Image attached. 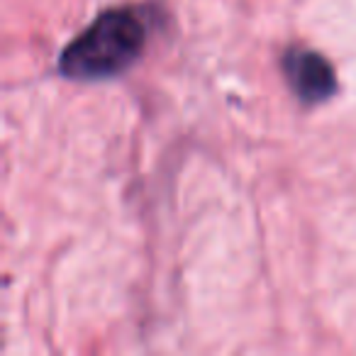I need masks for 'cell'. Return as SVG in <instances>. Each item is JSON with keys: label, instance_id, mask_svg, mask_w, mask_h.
Instances as JSON below:
<instances>
[{"label": "cell", "instance_id": "6da1fadb", "mask_svg": "<svg viewBox=\"0 0 356 356\" xmlns=\"http://www.w3.org/2000/svg\"><path fill=\"white\" fill-rule=\"evenodd\" d=\"M147 30L137 13L108 10L59 56V69L74 81H105L122 74L142 54Z\"/></svg>", "mask_w": 356, "mask_h": 356}, {"label": "cell", "instance_id": "7a4b0ae2", "mask_svg": "<svg viewBox=\"0 0 356 356\" xmlns=\"http://www.w3.org/2000/svg\"><path fill=\"white\" fill-rule=\"evenodd\" d=\"M283 69L291 81V88L305 103H322L337 90L334 69L317 51L291 49L283 59Z\"/></svg>", "mask_w": 356, "mask_h": 356}]
</instances>
